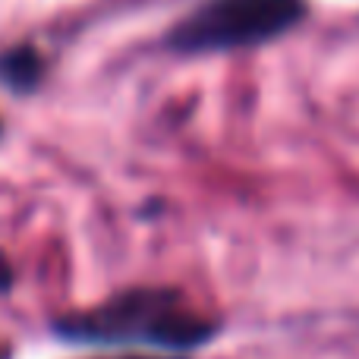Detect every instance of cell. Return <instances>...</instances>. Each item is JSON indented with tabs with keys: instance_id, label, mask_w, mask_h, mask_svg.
<instances>
[{
	"instance_id": "1",
	"label": "cell",
	"mask_w": 359,
	"mask_h": 359,
	"mask_svg": "<svg viewBox=\"0 0 359 359\" xmlns=\"http://www.w3.org/2000/svg\"><path fill=\"white\" fill-rule=\"evenodd\" d=\"M54 331L69 344H151L164 350H192L221 331L217 322L183 309V293L170 287H136L107 303L60 318Z\"/></svg>"
},
{
	"instance_id": "2",
	"label": "cell",
	"mask_w": 359,
	"mask_h": 359,
	"mask_svg": "<svg viewBox=\"0 0 359 359\" xmlns=\"http://www.w3.org/2000/svg\"><path fill=\"white\" fill-rule=\"evenodd\" d=\"M306 0H202L164 35V48L183 57L259 48L297 29Z\"/></svg>"
},
{
	"instance_id": "3",
	"label": "cell",
	"mask_w": 359,
	"mask_h": 359,
	"mask_svg": "<svg viewBox=\"0 0 359 359\" xmlns=\"http://www.w3.org/2000/svg\"><path fill=\"white\" fill-rule=\"evenodd\" d=\"M44 79V57L35 44H13L0 50V86L16 95H29Z\"/></svg>"
},
{
	"instance_id": "4",
	"label": "cell",
	"mask_w": 359,
	"mask_h": 359,
	"mask_svg": "<svg viewBox=\"0 0 359 359\" xmlns=\"http://www.w3.org/2000/svg\"><path fill=\"white\" fill-rule=\"evenodd\" d=\"M13 287V265L4 252H0V293H6Z\"/></svg>"
},
{
	"instance_id": "5",
	"label": "cell",
	"mask_w": 359,
	"mask_h": 359,
	"mask_svg": "<svg viewBox=\"0 0 359 359\" xmlns=\"http://www.w3.org/2000/svg\"><path fill=\"white\" fill-rule=\"evenodd\" d=\"M0 359H6V350L4 347H0Z\"/></svg>"
},
{
	"instance_id": "6",
	"label": "cell",
	"mask_w": 359,
	"mask_h": 359,
	"mask_svg": "<svg viewBox=\"0 0 359 359\" xmlns=\"http://www.w3.org/2000/svg\"><path fill=\"white\" fill-rule=\"evenodd\" d=\"M130 359H149V356H130Z\"/></svg>"
}]
</instances>
